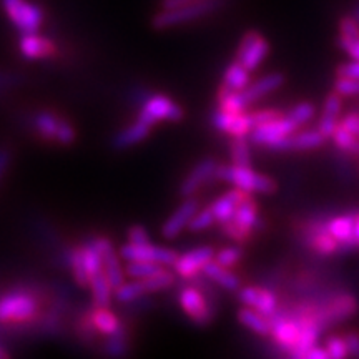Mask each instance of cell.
Here are the masks:
<instances>
[{
	"label": "cell",
	"mask_w": 359,
	"mask_h": 359,
	"mask_svg": "<svg viewBox=\"0 0 359 359\" xmlns=\"http://www.w3.org/2000/svg\"><path fill=\"white\" fill-rule=\"evenodd\" d=\"M238 320L243 326L248 327V330L255 331L258 334H271V320L266 314L257 311V309L245 306L238 311Z\"/></svg>",
	"instance_id": "27"
},
{
	"label": "cell",
	"mask_w": 359,
	"mask_h": 359,
	"mask_svg": "<svg viewBox=\"0 0 359 359\" xmlns=\"http://www.w3.org/2000/svg\"><path fill=\"white\" fill-rule=\"evenodd\" d=\"M77 138V133H75V128L67 122V120H62L58 122L57 133H55V142L60 143V145H70V143L75 142Z\"/></svg>",
	"instance_id": "46"
},
{
	"label": "cell",
	"mask_w": 359,
	"mask_h": 359,
	"mask_svg": "<svg viewBox=\"0 0 359 359\" xmlns=\"http://www.w3.org/2000/svg\"><path fill=\"white\" fill-rule=\"evenodd\" d=\"M343 102H341V95L338 92L330 93L325 100V107H323V114L320 116V132L325 135L326 138H333V133L339 123V114Z\"/></svg>",
	"instance_id": "23"
},
{
	"label": "cell",
	"mask_w": 359,
	"mask_h": 359,
	"mask_svg": "<svg viewBox=\"0 0 359 359\" xmlns=\"http://www.w3.org/2000/svg\"><path fill=\"white\" fill-rule=\"evenodd\" d=\"M215 250L212 246H200V248L190 250L180 255L175 262V273L182 278H193L198 273H203V268L215 258Z\"/></svg>",
	"instance_id": "12"
},
{
	"label": "cell",
	"mask_w": 359,
	"mask_h": 359,
	"mask_svg": "<svg viewBox=\"0 0 359 359\" xmlns=\"http://www.w3.org/2000/svg\"><path fill=\"white\" fill-rule=\"evenodd\" d=\"M218 105L222 110L235 111V114H238V111H246V109H248V105L245 103L241 92H235V90H230L226 87L219 88Z\"/></svg>",
	"instance_id": "35"
},
{
	"label": "cell",
	"mask_w": 359,
	"mask_h": 359,
	"mask_svg": "<svg viewBox=\"0 0 359 359\" xmlns=\"http://www.w3.org/2000/svg\"><path fill=\"white\" fill-rule=\"evenodd\" d=\"M215 222H217V218H215L212 206H208V208L198 210V212H196V215L193 217V219L190 222V226H188V230L195 231V233L208 230L210 226H213Z\"/></svg>",
	"instance_id": "41"
},
{
	"label": "cell",
	"mask_w": 359,
	"mask_h": 359,
	"mask_svg": "<svg viewBox=\"0 0 359 359\" xmlns=\"http://www.w3.org/2000/svg\"><path fill=\"white\" fill-rule=\"evenodd\" d=\"M285 82V77L281 74H268L264 77L255 80L251 82L245 90H241V95H243V100L246 105H251V103L262 100L263 97H266L268 93L275 92Z\"/></svg>",
	"instance_id": "22"
},
{
	"label": "cell",
	"mask_w": 359,
	"mask_h": 359,
	"mask_svg": "<svg viewBox=\"0 0 359 359\" xmlns=\"http://www.w3.org/2000/svg\"><path fill=\"white\" fill-rule=\"evenodd\" d=\"M147 286L143 280H135V281H123L118 288H115V298L122 303H130L135 299L142 298L143 294H147Z\"/></svg>",
	"instance_id": "36"
},
{
	"label": "cell",
	"mask_w": 359,
	"mask_h": 359,
	"mask_svg": "<svg viewBox=\"0 0 359 359\" xmlns=\"http://www.w3.org/2000/svg\"><path fill=\"white\" fill-rule=\"evenodd\" d=\"M269 52L268 40L258 32H248L241 39L236 60H240L250 72L257 70Z\"/></svg>",
	"instance_id": "10"
},
{
	"label": "cell",
	"mask_w": 359,
	"mask_h": 359,
	"mask_svg": "<svg viewBox=\"0 0 359 359\" xmlns=\"http://www.w3.org/2000/svg\"><path fill=\"white\" fill-rule=\"evenodd\" d=\"M203 275L206 278H210V280L215 281L224 290H230V291L240 290V285H241L240 278H238L233 271H230V268L223 266V264L215 262V259H212V262L203 268Z\"/></svg>",
	"instance_id": "26"
},
{
	"label": "cell",
	"mask_w": 359,
	"mask_h": 359,
	"mask_svg": "<svg viewBox=\"0 0 359 359\" xmlns=\"http://www.w3.org/2000/svg\"><path fill=\"white\" fill-rule=\"evenodd\" d=\"M346 344L349 349V356L359 358V334L358 333H348L346 336Z\"/></svg>",
	"instance_id": "52"
},
{
	"label": "cell",
	"mask_w": 359,
	"mask_h": 359,
	"mask_svg": "<svg viewBox=\"0 0 359 359\" xmlns=\"http://www.w3.org/2000/svg\"><path fill=\"white\" fill-rule=\"evenodd\" d=\"M58 122H60V118L55 114H52V111H40V114L35 115L34 120L35 128H37L40 137L48 142L55 140Z\"/></svg>",
	"instance_id": "34"
},
{
	"label": "cell",
	"mask_w": 359,
	"mask_h": 359,
	"mask_svg": "<svg viewBox=\"0 0 359 359\" xmlns=\"http://www.w3.org/2000/svg\"><path fill=\"white\" fill-rule=\"evenodd\" d=\"M120 258L122 257L114 250L110 240L103 238V273L109 278L114 288H118L125 281V275H127L120 266Z\"/></svg>",
	"instance_id": "24"
},
{
	"label": "cell",
	"mask_w": 359,
	"mask_h": 359,
	"mask_svg": "<svg viewBox=\"0 0 359 359\" xmlns=\"http://www.w3.org/2000/svg\"><path fill=\"white\" fill-rule=\"evenodd\" d=\"M353 15L356 17V19L359 20V4H356V7H354V11H353Z\"/></svg>",
	"instance_id": "57"
},
{
	"label": "cell",
	"mask_w": 359,
	"mask_h": 359,
	"mask_svg": "<svg viewBox=\"0 0 359 359\" xmlns=\"http://www.w3.org/2000/svg\"><path fill=\"white\" fill-rule=\"evenodd\" d=\"M142 280H143V283H145L148 293H154V291L170 288L175 281V275L172 271H168L167 268H161L158 273H155V275H151L148 278H142Z\"/></svg>",
	"instance_id": "39"
},
{
	"label": "cell",
	"mask_w": 359,
	"mask_h": 359,
	"mask_svg": "<svg viewBox=\"0 0 359 359\" xmlns=\"http://www.w3.org/2000/svg\"><path fill=\"white\" fill-rule=\"evenodd\" d=\"M298 125L288 115H280L275 120L257 125L251 132V142L271 150H291V137L298 132Z\"/></svg>",
	"instance_id": "3"
},
{
	"label": "cell",
	"mask_w": 359,
	"mask_h": 359,
	"mask_svg": "<svg viewBox=\"0 0 359 359\" xmlns=\"http://www.w3.org/2000/svg\"><path fill=\"white\" fill-rule=\"evenodd\" d=\"M334 92H338L341 97L359 95V80L338 77V80L334 82Z\"/></svg>",
	"instance_id": "45"
},
{
	"label": "cell",
	"mask_w": 359,
	"mask_h": 359,
	"mask_svg": "<svg viewBox=\"0 0 359 359\" xmlns=\"http://www.w3.org/2000/svg\"><path fill=\"white\" fill-rule=\"evenodd\" d=\"M303 359H330V354H327L326 348H320L316 344V346L309 348L306 353H304Z\"/></svg>",
	"instance_id": "53"
},
{
	"label": "cell",
	"mask_w": 359,
	"mask_h": 359,
	"mask_svg": "<svg viewBox=\"0 0 359 359\" xmlns=\"http://www.w3.org/2000/svg\"><path fill=\"white\" fill-rule=\"evenodd\" d=\"M92 325L98 333L105 336H115L120 333V330H122L118 318H116L111 311H109V308L100 306L92 313Z\"/></svg>",
	"instance_id": "30"
},
{
	"label": "cell",
	"mask_w": 359,
	"mask_h": 359,
	"mask_svg": "<svg viewBox=\"0 0 359 359\" xmlns=\"http://www.w3.org/2000/svg\"><path fill=\"white\" fill-rule=\"evenodd\" d=\"M185 111L177 102L165 95H154L147 100L143 109L138 114V120L145 122L150 127H154L158 122H180L183 118Z\"/></svg>",
	"instance_id": "5"
},
{
	"label": "cell",
	"mask_w": 359,
	"mask_h": 359,
	"mask_svg": "<svg viewBox=\"0 0 359 359\" xmlns=\"http://www.w3.org/2000/svg\"><path fill=\"white\" fill-rule=\"evenodd\" d=\"M314 115H316V107H314L313 103H309V102L298 103V105H296L294 109L288 114L290 118L293 120V122L298 125V127H302V125H306Z\"/></svg>",
	"instance_id": "42"
},
{
	"label": "cell",
	"mask_w": 359,
	"mask_h": 359,
	"mask_svg": "<svg viewBox=\"0 0 359 359\" xmlns=\"http://www.w3.org/2000/svg\"><path fill=\"white\" fill-rule=\"evenodd\" d=\"M231 160L240 167H251V150L246 137H233Z\"/></svg>",
	"instance_id": "37"
},
{
	"label": "cell",
	"mask_w": 359,
	"mask_h": 359,
	"mask_svg": "<svg viewBox=\"0 0 359 359\" xmlns=\"http://www.w3.org/2000/svg\"><path fill=\"white\" fill-rule=\"evenodd\" d=\"M258 224V206L253 200L246 198L243 203L238 206L235 217L230 222L223 223L224 233L231 238L233 241H246L253 233V228Z\"/></svg>",
	"instance_id": "8"
},
{
	"label": "cell",
	"mask_w": 359,
	"mask_h": 359,
	"mask_svg": "<svg viewBox=\"0 0 359 359\" xmlns=\"http://www.w3.org/2000/svg\"><path fill=\"white\" fill-rule=\"evenodd\" d=\"M70 268H72V273H74L75 281H77L80 286H88L90 285V276H88L87 268H85V263H83L82 248L72 250Z\"/></svg>",
	"instance_id": "40"
},
{
	"label": "cell",
	"mask_w": 359,
	"mask_h": 359,
	"mask_svg": "<svg viewBox=\"0 0 359 359\" xmlns=\"http://www.w3.org/2000/svg\"><path fill=\"white\" fill-rule=\"evenodd\" d=\"M82 255L90 278L103 271V238H97V240L88 241L87 245H83Z\"/></svg>",
	"instance_id": "28"
},
{
	"label": "cell",
	"mask_w": 359,
	"mask_h": 359,
	"mask_svg": "<svg viewBox=\"0 0 359 359\" xmlns=\"http://www.w3.org/2000/svg\"><path fill=\"white\" fill-rule=\"evenodd\" d=\"M359 309L356 296L351 293H338L333 298L326 299L321 306H318V318L323 326L327 327L334 323L346 321L348 318L354 316Z\"/></svg>",
	"instance_id": "7"
},
{
	"label": "cell",
	"mask_w": 359,
	"mask_h": 359,
	"mask_svg": "<svg viewBox=\"0 0 359 359\" xmlns=\"http://www.w3.org/2000/svg\"><path fill=\"white\" fill-rule=\"evenodd\" d=\"M326 140L327 138L320 132V128L303 130V132H296L291 137V150H314V148L325 145Z\"/></svg>",
	"instance_id": "32"
},
{
	"label": "cell",
	"mask_w": 359,
	"mask_h": 359,
	"mask_svg": "<svg viewBox=\"0 0 359 359\" xmlns=\"http://www.w3.org/2000/svg\"><path fill=\"white\" fill-rule=\"evenodd\" d=\"M253 120L257 125H262V123H266L269 120H275L280 116V111L276 110H258V111H253Z\"/></svg>",
	"instance_id": "51"
},
{
	"label": "cell",
	"mask_w": 359,
	"mask_h": 359,
	"mask_svg": "<svg viewBox=\"0 0 359 359\" xmlns=\"http://www.w3.org/2000/svg\"><path fill=\"white\" fill-rule=\"evenodd\" d=\"M161 268H163V264L154 262H127L125 273L133 280H142V278H148L158 273Z\"/></svg>",
	"instance_id": "38"
},
{
	"label": "cell",
	"mask_w": 359,
	"mask_h": 359,
	"mask_svg": "<svg viewBox=\"0 0 359 359\" xmlns=\"http://www.w3.org/2000/svg\"><path fill=\"white\" fill-rule=\"evenodd\" d=\"M222 6H223V0H198V2L187 4V6H182V7L161 8V12H158L154 17L151 24H154L155 29L158 30L172 29V27L198 20L201 17L218 11Z\"/></svg>",
	"instance_id": "2"
},
{
	"label": "cell",
	"mask_w": 359,
	"mask_h": 359,
	"mask_svg": "<svg viewBox=\"0 0 359 359\" xmlns=\"http://www.w3.org/2000/svg\"><path fill=\"white\" fill-rule=\"evenodd\" d=\"M90 290H92L93 302H95L97 306L100 308H109L111 294L115 293V288L111 286L105 273H98L93 278H90Z\"/></svg>",
	"instance_id": "31"
},
{
	"label": "cell",
	"mask_w": 359,
	"mask_h": 359,
	"mask_svg": "<svg viewBox=\"0 0 359 359\" xmlns=\"http://www.w3.org/2000/svg\"><path fill=\"white\" fill-rule=\"evenodd\" d=\"M327 354L333 359H343L349 356V349L346 344V338H341V336H330L325 344Z\"/></svg>",
	"instance_id": "44"
},
{
	"label": "cell",
	"mask_w": 359,
	"mask_h": 359,
	"mask_svg": "<svg viewBox=\"0 0 359 359\" xmlns=\"http://www.w3.org/2000/svg\"><path fill=\"white\" fill-rule=\"evenodd\" d=\"M180 306L196 325H208L213 320V311L205 296L195 288H185L180 293Z\"/></svg>",
	"instance_id": "14"
},
{
	"label": "cell",
	"mask_w": 359,
	"mask_h": 359,
	"mask_svg": "<svg viewBox=\"0 0 359 359\" xmlns=\"http://www.w3.org/2000/svg\"><path fill=\"white\" fill-rule=\"evenodd\" d=\"M333 142L344 154L359 156V137L356 133H353L351 130L344 127L341 122L338 123V127H336L333 133Z\"/></svg>",
	"instance_id": "33"
},
{
	"label": "cell",
	"mask_w": 359,
	"mask_h": 359,
	"mask_svg": "<svg viewBox=\"0 0 359 359\" xmlns=\"http://www.w3.org/2000/svg\"><path fill=\"white\" fill-rule=\"evenodd\" d=\"M12 154L8 148H0V180H2L4 175H6L8 165H11Z\"/></svg>",
	"instance_id": "54"
},
{
	"label": "cell",
	"mask_w": 359,
	"mask_h": 359,
	"mask_svg": "<svg viewBox=\"0 0 359 359\" xmlns=\"http://www.w3.org/2000/svg\"><path fill=\"white\" fill-rule=\"evenodd\" d=\"M354 224H356V213L339 215V217L330 218L326 222L327 231H330L331 235L338 240L341 251L354 250L353 248Z\"/></svg>",
	"instance_id": "20"
},
{
	"label": "cell",
	"mask_w": 359,
	"mask_h": 359,
	"mask_svg": "<svg viewBox=\"0 0 359 359\" xmlns=\"http://www.w3.org/2000/svg\"><path fill=\"white\" fill-rule=\"evenodd\" d=\"M39 304L34 296L27 293H11L0 298V321L24 323L37 314Z\"/></svg>",
	"instance_id": "6"
},
{
	"label": "cell",
	"mask_w": 359,
	"mask_h": 359,
	"mask_svg": "<svg viewBox=\"0 0 359 359\" xmlns=\"http://www.w3.org/2000/svg\"><path fill=\"white\" fill-rule=\"evenodd\" d=\"M238 298H240L243 306L257 309V311L266 314L269 318L278 311V298L269 290L258 288V286H248V288L240 290Z\"/></svg>",
	"instance_id": "16"
},
{
	"label": "cell",
	"mask_w": 359,
	"mask_h": 359,
	"mask_svg": "<svg viewBox=\"0 0 359 359\" xmlns=\"http://www.w3.org/2000/svg\"><path fill=\"white\" fill-rule=\"evenodd\" d=\"M327 222V219H326ZM326 222H318L314 223L313 226L308 228V235H306V241L311 248L320 255H333L339 250V243L338 240L327 231Z\"/></svg>",
	"instance_id": "21"
},
{
	"label": "cell",
	"mask_w": 359,
	"mask_h": 359,
	"mask_svg": "<svg viewBox=\"0 0 359 359\" xmlns=\"http://www.w3.org/2000/svg\"><path fill=\"white\" fill-rule=\"evenodd\" d=\"M339 45L341 48H343V50L353 58V60H359V37L356 39L339 37Z\"/></svg>",
	"instance_id": "49"
},
{
	"label": "cell",
	"mask_w": 359,
	"mask_h": 359,
	"mask_svg": "<svg viewBox=\"0 0 359 359\" xmlns=\"http://www.w3.org/2000/svg\"><path fill=\"white\" fill-rule=\"evenodd\" d=\"M191 2H198V0H163V2H161V8L182 7V6H187V4H191Z\"/></svg>",
	"instance_id": "55"
},
{
	"label": "cell",
	"mask_w": 359,
	"mask_h": 359,
	"mask_svg": "<svg viewBox=\"0 0 359 359\" xmlns=\"http://www.w3.org/2000/svg\"><path fill=\"white\" fill-rule=\"evenodd\" d=\"M128 241L135 245H143V243H150V236H148L147 230L140 224H135L128 230Z\"/></svg>",
	"instance_id": "48"
},
{
	"label": "cell",
	"mask_w": 359,
	"mask_h": 359,
	"mask_svg": "<svg viewBox=\"0 0 359 359\" xmlns=\"http://www.w3.org/2000/svg\"><path fill=\"white\" fill-rule=\"evenodd\" d=\"M250 74L251 72L240 60L231 62L223 75V87L235 90V92H241V90H245L251 83Z\"/></svg>",
	"instance_id": "29"
},
{
	"label": "cell",
	"mask_w": 359,
	"mask_h": 359,
	"mask_svg": "<svg viewBox=\"0 0 359 359\" xmlns=\"http://www.w3.org/2000/svg\"><path fill=\"white\" fill-rule=\"evenodd\" d=\"M150 125L142 122V120H137L135 123L120 130V132L114 137V142L111 143H114L116 150H125V148H130L145 140L148 135H150Z\"/></svg>",
	"instance_id": "25"
},
{
	"label": "cell",
	"mask_w": 359,
	"mask_h": 359,
	"mask_svg": "<svg viewBox=\"0 0 359 359\" xmlns=\"http://www.w3.org/2000/svg\"><path fill=\"white\" fill-rule=\"evenodd\" d=\"M217 178L222 182L231 183L235 188H240L250 195L253 193H262V195H269L276 191V183L266 175L257 173L251 167H240V165H219L217 168Z\"/></svg>",
	"instance_id": "1"
},
{
	"label": "cell",
	"mask_w": 359,
	"mask_h": 359,
	"mask_svg": "<svg viewBox=\"0 0 359 359\" xmlns=\"http://www.w3.org/2000/svg\"><path fill=\"white\" fill-rule=\"evenodd\" d=\"M200 210V201L193 196H188L183 200V203L178 206L175 212L167 218V222L161 226V235L167 240H173L182 233L185 228L190 226V222Z\"/></svg>",
	"instance_id": "13"
},
{
	"label": "cell",
	"mask_w": 359,
	"mask_h": 359,
	"mask_svg": "<svg viewBox=\"0 0 359 359\" xmlns=\"http://www.w3.org/2000/svg\"><path fill=\"white\" fill-rule=\"evenodd\" d=\"M271 336L283 349L293 351L298 344L299 336H302V325L296 318H280L278 320L276 313L271 318Z\"/></svg>",
	"instance_id": "15"
},
{
	"label": "cell",
	"mask_w": 359,
	"mask_h": 359,
	"mask_svg": "<svg viewBox=\"0 0 359 359\" xmlns=\"http://www.w3.org/2000/svg\"><path fill=\"white\" fill-rule=\"evenodd\" d=\"M20 53L29 60H40V58L52 57L55 52V45L50 39L42 37L39 32L22 34L19 42Z\"/></svg>",
	"instance_id": "19"
},
{
	"label": "cell",
	"mask_w": 359,
	"mask_h": 359,
	"mask_svg": "<svg viewBox=\"0 0 359 359\" xmlns=\"http://www.w3.org/2000/svg\"><path fill=\"white\" fill-rule=\"evenodd\" d=\"M336 74H338V77L358 79L359 80V60L348 62V64H341Z\"/></svg>",
	"instance_id": "50"
},
{
	"label": "cell",
	"mask_w": 359,
	"mask_h": 359,
	"mask_svg": "<svg viewBox=\"0 0 359 359\" xmlns=\"http://www.w3.org/2000/svg\"><path fill=\"white\" fill-rule=\"evenodd\" d=\"M241 258H243V250L240 246H226V248H222L215 255V262L226 268L235 266L236 263H240Z\"/></svg>",
	"instance_id": "43"
},
{
	"label": "cell",
	"mask_w": 359,
	"mask_h": 359,
	"mask_svg": "<svg viewBox=\"0 0 359 359\" xmlns=\"http://www.w3.org/2000/svg\"><path fill=\"white\" fill-rule=\"evenodd\" d=\"M213 125L231 137H250L253 128L257 127L251 114H246V111L235 114V111H224L222 109L213 115Z\"/></svg>",
	"instance_id": "11"
},
{
	"label": "cell",
	"mask_w": 359,
	"mask_h": 359,
	"mask_svg": "<svg viewBox=\"0 0 359 359\" xmlns=\"http://www.w3.org/2000/svg\"><path fill=\"white\" fill-rule=\"evenodd\" d=\"M339 37H346V39H356L359 37V20L354 15H348L343 17L339 20Z\"/></svg>",
	"instance_id": "47"
},
{
	"label": "cell",
	"mask_w": 359,
	"mask_h": 359,
	"mask_svg": "<svg viewBox=\"0 0 359 359\" xmlns=\"http://www.w3.org/2000/svg\"><path fill=\"white\" fill-rule=\"evenodd\" d=\"M7 356H8V353H6L2 348H0V358H7Z\"/></svg>",
	"instance_id": "58"
},
{
	"label": "cell",
	"mask_w": 359,
	"mask_h": 359,
	"mask_svg": "<svg viewBox=\"0 0 359 359\" xmlns=\"http://www.w3.org/2000/svg\"><path fill=\"white\" fill-rule=\"evenodd\" d=\"M217 168L218 165L213 158H205L200 163H196L180 185V195L185 196V198L195 195L210 178L217 177Z\"/></svg>",
	"instance_id": "17"
},
{
	"label": "cell",
	"mask_w": 359,
	"mask_h": 359,
	"mask_svg": "<svg viewBox=\"0 0 359 359\" xmlns=\"http://www.w3.org/2000/svg\"><path fill=\"white\" fill-rule=\"evenodd\" d=\"M120 257L125 262H154L163 264V266H173L178 258V253L172 248H165V246H156L151 243L135 245L128 241L127 245L120 248Z\"/></svg>",
	"instance_id": "9"
},
{
	"label": "cell",
	"mask_w": 359,
	"mask_h": 359,
	"mask_svg": "<svg viewBox=\"0 0 359 359\" xmlns=\"http://www.w3.org/2000/svg\"><path fill=\"white\" fill-rule=\"evenodd\" d=\"M353 248H359V212H356V224H354Z\"/></svg>",
	"instance_id": "56"
},
{
	"label": "cell",
	"mask_w": 359,
	"mask_h": 359,
	"mask_svg": "<svg viewBox=\"0 0 359 359\" xmlns=\"http://www.w3.org/2000/svg\"><path fill=\"white\" fill-rule=\"evenodd\" d=\"M250 193L240 190V188H233V190L226 191L224 195L219 196V198L215 200L210 206H212L217 222L222 224L230 222V219L235 217L238 206L243 203L246 198H250Z\"/></svg>",
	"instance_id": "18"
},
{
	"label": "cell",
	"mask_w": 359,
	"mask_h": 359,
	"mask_svg": "<svg viewBox=\"0 0 359 359\" xmlns=\"http://www.w3.org/2000/svg\"><path fill=\"white\" fill-rule=\"evenodd\" d=\"M2 8L20 34L39 32L43 24V11L29 0H2Z\"/></svg>",
	"instance_id": "4"
}]
</instances>
